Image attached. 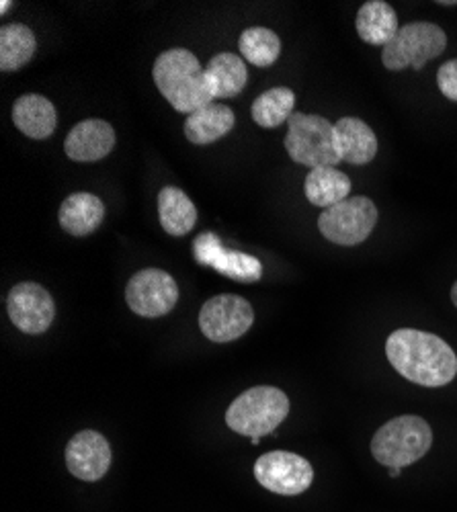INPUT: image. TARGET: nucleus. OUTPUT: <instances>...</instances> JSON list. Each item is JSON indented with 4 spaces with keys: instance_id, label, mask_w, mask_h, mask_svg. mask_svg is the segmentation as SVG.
Masks as SVG:
<instances>
[{
    "instance_id": "21",
    "label": "nucleus",
    "mask_w": 457,
    "mask_h": 512,
    "mask_svg": "<svg viewBox=\"0 0 457 512\" xmlns=\"http://www.w3.org/2000/svg\"><path fill=\"white\" fill-rule=\"evenodd\" d=\"M304 193L312 205L328 209L349 199L351 179L335 166L312 168L306 177Z\"/></svg>"
},
{
    "instance_id": "4",
    "label": "nucleus",
    "mask_w": 457,
    "mask_h": 512,
    "mask_svg": "<svg viewBox=\"0 0 457 512\" xmlns=\"http://www.w3.org/2000/svg\"><path fill=\"white\" fill-rule=\"evenodd\" d=\"M289 414L287 396L273 386H257L240 394L226 412V424L242 437L271 435Z\"/></svg>"
},
{
    "instance_id": "20",
    "label": "nucleus",
    "mask_w": 457,
    "mask_h": 512,
    "mask_svg": "<svg viewBox=\"0 0 457 512\" xmlns=\"http://www.w3.org/2000/svg\"><path fill=\"white\" fill-rule=\"evenodd\" d=\"M160 226L169 236H187L197 224V209L189 195L177 187H164L158 193Z\"/></svg>"
},
{
    "instance_id": "14",
    "label": "nucleus",
    "mask_w": 457,
    "mask_h": 512,
    "mask_svg": "<svg viewBox=\"0 0 457 512\" xmlns=\"http://www.w3.org/2000/svg\"><path fill=\"white\" fill-rule=\"evenodd\" d=\"M115 146L113 127L103 119L76 123L64 142V152L74 162H97L111 154Z\"/></svg>"
},
{
    "instance_id": "29",
    "label": "nucleus",
    "mask_w": 457,
    "mask_h": 512,
    "mask_svg": "<svg viewBox=\"0 0 457 512\" xmlns=\"http://www.w3.org/2000/svg\"><path fill=\"white\" fill-rule=\"evenodd\" d=\"M400 472H402L400 467H390V476H392V478H398V476H400Z\"/></svg>"
},
{
    "instance_id": "8",
    "label": "nucleus",
    "mask_w": 457,
    "mask_h": 512,
    "mask_svg": "<svg viewBox=\"0 0 457 512\" xmlns=\"http://www.w3.org/2000/svg\"><path fill=\"white\" fill-rule=\"evenodd\" d=\"M253 322V306L232 293L212 297L199 312V328L212 343H232L251 330Z\"/></svg>"
},
{
    "instance_id": "25",
    "label": "nucleus",
    "mask_w": 457,
    "mask_h": 512,
    "mask_svg": "<svg viewBox=\"0 0 457 512\" xmlns=\"http://www.w3.org/2000/svg\"><path fill=\"white\" fill-rule=\"evenodd\" d=\"M294 105L296 95L292 89H269L267 93L259 95V99L253 103V119L261 127L273 130V127H279L289 121V117L294 115Z\"/></svg>"
},
{
    "instance_id": "19",
    "label": "nucleus",
    "mask_w": 457,
    "mask_h": 512,
    "mask_svg": "<svg viewBox=\"0 0 457 512\" xmlns=\"http://www.w3.org/2000/svg\"><path fill=\"white\" fill-rule=\"evenodd\" d=\"M355 27L365 44L384 48L400 31L396 11L384 0H369V3H365L357 13Z\"/></svg>"
},
{
    "instance_id": "6",
    "label": "nucleus",
    "mask_w": 457,
    "mask_h": 512,
    "mask_svg": "<svg viewBox=\"0 0 457 512\" xmlns=\"http://www.w3.org/2000/svg\"><path fill=\"white\" fill-rule=\"evenodd\" d=\"M447 48L445 31L427 21H414L396 33V37L382 52V62L390 72L404 70L412 66L414 70H423L427 62L441 56Z\"/></svg>"
},
{
    "instance_id": "7",
    "label": "nucleus",
    "mask_w": 457,
    "mask_h": 512,
    "mask_svg": "<svg viewBox=\"0 0 457 512\" xmlns=\"http://www.w3.org/2000/svg\"><path fill=\"white\" fill-rule=\"evenodd\" d=\"M378 224V207L371 199L357 195L322 211L318 230L339 246H357L369 238Z\"/></svg>"
},
{
    "instance_id": "9",
    "label": "nucleus",
    "mask_w": 457,
    "mask_h": 512,
    "mask_svg": "<svg viewBox=\"0 0 457 512\" xmlns=\"http://www.w3.org/2000/svg\"><path fill=\"white\" fill-rule=\"evenodd\" d=\"M255 478L269 492L298 496L312 486L314 469L308 459L289 451H271L257 459Z\"/></svg>"
},
{
    "instance_id": "17",
    "label": "nucleus",
    "mask_w": 457,
    "mask_h": 512,
    "mask_svg": "<svg viewBox=\"0 0 457 512\" xmlns=\"http://www.w3.org/2000/svg\"><path fill=\"white\" fill-rule=\"evenodd\" d=\"M13 123L17 130L33 140H48L58 125V113L44 95H23L13 105Z\"/></svg>"
},
{
    "instance_id": "1",
    "label": "nucleus",
    "mask_w": 457,
    "mask_h": 512,
    "mask_svg": "<svg viewBox=\"0 0 457 512\" xmlns=\"http://www.w3.org/2000/svg\"><path fill=\"white\" fill-rule=\"evenodd\" d=\"M390 365L408 381L425 388H443L457 375L455 351L431 332L400 328L386 340Z\"/></svg>"
},
{
    "instance_id": "3",
    "label": "nucleus",
    "mask_w": 457,
    "mask_h": 512,
    "mask_svg": "<svg viewBox=\"0 0 457 512\" xmlns=\"http://www.w3.org/2000/svg\"><path fill=\"white\" fill-rule=\"evenodd\" d=\"M433 445V431L421 416H398L371 439V453L382 465L406 467L423 459Z\"/></svg>"
},
{
    "instance_id": "22",
    "label": "nucleus",
    "mask_w": 457,
    "mask_h": 512,
    "mask_svg": "<svg viewBox=\"0 0 457 512\" xmlns=\"http://www.w3.org/2000/svg\"><path fill=\"white\" fill-rule=\"evenodd\" d=\"M205 76L214 99H232L246 87L248 70L240 56L224 52L210 60L205 68Z\"/></svg>"
},
{
    "instance_id": "11",
    "label": "nucleus",
    "mask_w": 457,
    "mask_h": 512,
    "mask_svg": "<svg viewBox=\"0 0 457 512\" xmlns=\"http://www.w3.org/2000/svg\"><path fill=\"white\" fill-rule=\"evenodd\" d=\"M193 259L201 267H210L238 283H257L263 277V265L257 256L226 248L212 232H203L193 242Z\"/></svg>"
},
{
    "instance_id": "10",
    "label": "nucleus",
    "mask_w": 457,
    "mask_h": 512,
    "mask_svg": "<svg viewBox=\"0 0 457 512\" xmlns=\"http://www.w3.org/2000/svg\"><path fill=\"white\" fill-rule=\"evenodd\" d=\"M126 300L132 312L142 318H160L173 312L179 302V287L171 273L160 269L138 271L126 287Z\"/></svg>"
},
{
    "instance_id": "30",
    "label": "nucleus",
    "mask_w": 457,
    "mask_h": 512,
    "mask_svg": "<svg viewBox=\"0 0 457 512\" xmlns=\"http://www.w3.org/2000/svg\"><path fill=\"white\" fill-rule=\"evenodd\" d=\"M251 443H253V445H259V443H261V439H259V437H253V439H251Z\"/></svg>"
},
{
    "instance_id": "15",
    "label": "nucleus",
    "mask_w": 457,
    "mask_h": 512,
    "mask_svg": "<svg viewBox=\"0 0 457 512\" xmlns=\"http://www.w3.org/2000/svg\"><path fill=\"white\" fill-rule=\"evenodd\" d=\"M337 152L343 162L363 166L378 154V138L371 127L357 117H343L335 123Z\"/></svg>"
},
{
    "instance_id": "5",
    "label": "nucleus",
    "mask_w": 457,
    "mask_h": 512,
    "mask_svg": "<svg viewBox=\"0 0 457 512\" xmlns=\"http://www.w3.org/2000/svg\"><path fill=\"white\" fill-rule=\"evenodd\" d=\"M285 150L294 162L320 168V166H337L341 156L335 142V123L320 115L294 113L287 121Z\"/></svg>"
},
{
    "instance_id": "2",
    "label": "nucleus",
    "mask_w": 457,
    "mask_h": 512,
    "mask_svg": "<svg viewBox=\"0 0 457 512\" xmlns=\"http://www.w3.org/2000/svg\"><path fill=\"white\" fill-rule=\"evenodd\" d=\"M152 76L160 95L179 113L193 115L214 103L205 70L189 50L173 48L162 52L154 62Z\"/></svg>"
},
{
    "instance_id": "28",
    "label": "nucleus",
    "mask_w": 457,
    "mask_h": 512,
    "mask_svg": "<svg viewBox=\"0 0 457 512\" xmlns=\"http://www.w3.org/2000/svg\"><path fill=\"white\" fill-rule=\"evenodd\" d=\"M451 300H453V304H455V308H457V281H455V285L451 287Z\"/></svg>"
},
{
    "instance_id": "12",
    "label": "nucleus",
    "mask_w": 457,
    "mask_h": 512,
    "mask_svg": "<svg viewBox=\"0 0 457 512\" xmlns=\"http://www.w3.org/2000/svg\"><path fill=\"white\" fill-rule=\"evenodd\" d=\"M7 312L11 322L25 334H44L56 316L50 291L37 283H19L9 291Z\"/></svg>"
},
{
    "instance_id": "18",
    "label": "nucleus",
    "mask_w": 457,
    "mask_h": 512,
    "mask_svg": "<svg viewBox=\"0 0 457 512\" xmlns=\"http://www.w3.org/2000/svg\"><path fill=\"white\" fill-rule=\"evenodd\" d=\"M234 123H236V117L228 105L212 103L187 117L185 138L197 146L214 144L232 132Z\"/></svg>"
},
{
    "instance_id": "23",
    "label": "nucleus",
    "mask_w": 457,
    "mask_h": 512,
    "mask_svg": "<svg viewBox=\"0 0 457 512\" xmlns=\"http://www.w3.org/2000/svg\"><path fill=\"white\" fill-rule=\"evenodd\" d=\"M35 33L21 23H9L0 29V70L17 72L35 54Z\"/></svg>"
},
{
    "instance_id": "26",
    "label": "nucleus",
    "mask_w": 457,
    "mask_h": 512,
    "mask_svg": "<svg viewBox=\"0 0 457 512\" xmlns=\"http://www.w3.org/2000/svg\"><path fill=\"white\" fill-rule=\"evenodd\" d=\"M437 84L439 91L449 99L457 103V58L445 62L437 72Z\"/></svg>"
},
{
    "instance_id": "24",
    "label": "nucleus",
    "mask_w": 457,
    "mask_h": 512,
    "mask_svg": "<svg viewBox=\"0 0 457 512\" xmlns=\"http://www.w3.org/2000/svg\"><path fill=\"white\" fill-rule=\"evenodd\" d=\"M238 48L246 62L259 68H269L281 54V39L267 27H248L240 35Z\"/></svg>"
},
{
    "instance_id": "27",
    "label": "nucleus",
    "mask_w": 457,
    "mask_h": 512,
    "mask_svg": "<svg viewBox=\"0 0 457 512\" xmlns=\"http://www.w3.org/2000/svg\"><path fill=\"white\" fill-rule=\"evenodd\" d=\"M9 9H11V3H9V0H3V5H0V13H9Z\"/></svg>"
},
{
    "instance_id": "16",
    "label": "nucleus",
    "mask_w": 457,
    "mask_h": 512,
    "mask_svg": "<svg viewBox=\"0 0 457 512\" xmlns=\"http://www.w3.org/2000/svg\"><path fill=\"white\" fill-rule=\"evenodd\" d=\"M105 218V205L93 193H72L58 211V222L64 232L76 238L93 234Z\"/></svg>"
},
{
    "instance_id": "13",
    "label": "nucleus",
    "mask_w": 457,
    "mask_h": 512,
    "mask_svg": "<svg viewBox=\"0 0 457 512\" xmlns=\"http://www.w3.org/2000/svg\"><path fill=\"white\" fill-rule=\"evenodd\" d=\"M111 445L97 431H80L66 445L68 472L82 482L101 480L111 467Z\"/></svg>"
}]
</instances>
